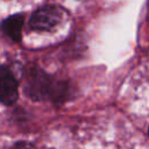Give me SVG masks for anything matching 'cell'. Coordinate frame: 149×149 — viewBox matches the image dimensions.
<instances>
[{"label": "cell", "mask_w": 149, "mask_h": 149, "mask_svg": "<svg viewBox=\"0 0 149 149\" xmlns=\"http://www.w3.org/2000/svg\"><path fill=\"white\" fill-rule=\"evenodd\" d=\"M64 9L57 5H45L38 8L30 17V28L38 31H49L54 29L62 20Z\"/></svg>", "instance_id": "obj_2"}, {"label": "cell", "mask_w": 149, "mask_h": 149, "mask_svg": "<svg viewBox=\"0 0 149 149\" xmlns=\"http://www.w3.org/2000/svg\"><path fill=\"white\" fill-rule=\"evenodd\" d=\"M69 86L64 81H56L36 65H31L24 73V93L33 100L54 99L62 101L68 97Z\"/></svg>", "instance_id": "obj_1"}, {"label": "cell", "mask_w": 149, "mask_h": 149, "mask_svg": "<svg viewBox=\"0 0 149 149\" xmlns=\"http://www.w3.org/2000/svg\"><path fill=\"white\" fill-rule=\"evenodd\" d=\"M19 83L12 71L0 65V101L5 105H13L17 100Z\"/></svg>", "instance_id": "obj_3"}, {"label": "cell", "mask_w": 149, "mask_h": 149, "mask_svg": "<svg viewBox=\"0 0 149 149\" xmlns=\"http://www.w3.org/2000/svg\"><path fill=\"white\" fill-rule=\"evenodd\" d=\"M24 23L23 14H14L3 20L1 28L3 33L14 42H20L22 37V27Z\"/></svg>", "instance_id": "obj_4"}]
</instances>
